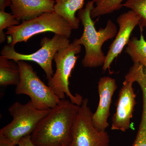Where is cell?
Returning <instances> with one entry per match:
<instances>
[{
	"label": "cell",
	"mask_w": 146,
	"mask_h": 146,
	"mask_svg": "<svg viewBox=\"0 0 146 146\" xmlns=\"http://www.w3.org/2000/svg\"><path fill=\"white\" fill-rule=\"evenodd\" d=\"M80 106L69 100H61L31 135L33 143L36 146H68Z\"/></svg>",
	"instance_id": "obj_1"
},
{
	"label": "cell",
	"mask_w": 146,
	"mask_h": 146,
	"mask_svg": "<svg viewBox=\"0 0 146 146\" xmlns=\"http://www.w3.org/2000/svg\"><path fill=\"white\" fill-rule=\"evenodd\" d=\"M95 2L96 0L89 1L84 8L78 11V17L83 25V32L79 38L73 42L84 47L85 54L82 61L84 68H96L103 65L106 55L102 50L103 45L115 37L118 32L117 27L110 19L104 28L97 31L91 16Z\"/></svg>",
	"instance_id": "obj_2"
},
{
	"label": "cell",
	"mask_w": 146,
	"mask_h": 146,
	"mask_svg": "<svg viewBox=\"0 0 146 146\" xmlns=\"http://www.w3.org/2000/svg\"><path fill=\"white\" fill-rule=\"evenodd\" d=\"M50 110L36 109L30 101L25 104L15 102L8 109L13 120L0 130V142L18 145L22 138L31 135Z\"/></svg>",
	"instance_id": "obj_3"
},
{
	"label": "cell",
	"mask_w": 146,
	"mask_h": 146,
	"mask_svg": "<svg viewBox=\"0 0 146 146\" xmlns=\"http://www.w3.org/2000/svg\"><path fill=\"white\" fill-rule=\"evenodd\" d=\"M72 28L64 18L55 12L43 13L38 17L9 27L6 34L10 37L9 45L14 47L19 42H27L36 35L51 32L69 38Z\"/></svg>",
	"instance_id": "obj_4"
},
{
	"label": "cell",
	"mask_w": 146,
	"mask_h": 146,
	"mask_svg": "<svg viewBox=\"0 0 146 146\" xmlns=\"http://www.w3.org/2000/svg\"><path fill=\"white\" fill-rule=\"evenodd\" d=\"M81 51V45L74 42L59 50L55 55L54 60L56 70L52 78L48 80V85L60 100L69 97L74 104L81 105L83 99L78 94L73 95L69 89V79L79 57L77 56Z\"/></svg>",
	"instance_id": "obj_5"
},
{
	"label": "cell",
	"mask_w": 146,
	"mask_h": 146,
	"mask_svg": "<svg viewBox=\"0 0 146 146\" xmlns=\"http://www.w3.org/2000/svg\"><path fill=\"white\" fill-rule=\"evenodd\" d=\"M16 62L19 66L21 79L16 85V94L29 96L33 107L39 110H48L55 107L61 100L50 87L39 78L32 66L24 60Z\"/></svg>",
	"instance_id": "obj_6"
},
{
	"label": "cell",
	"mask_w": 146,
	"mask_h": 146,
	"mask_svg": "<svg viewBox=\"0 0 146 146\" xmlns=\"http://www.w3.org/2000/svg\"><path fill=\"white\" fill-rule=\"evenodd\" d=\"M69 38L54 34L52 38L45 37L40 42L41 48L36 52L29 54H24L17 52L14 47L6 45L1 51V56L14 61H32L38 64L43 69L48 80L54 75L52 67V60L56 53L59 50L70 44Z\"/></svg>",
	"instance_id": "obj_7"
},
{
	"label": "cell",
	"mask_w": 146,
	"mask_h": 146,
	"mask_svg": "<svg viewBox=\"0 0 146 146\" xmlns=\"http://www.w3.org/2000/svg\"><path fill=\"white\" fill-rule=\"evenodd\" d=\"M88 99L83 100L68 146H109L110 137L106 131H100L92 122V113L88 106Z\"/></svg>",
	"instance_id": "obj_8"
},
{
	"label": "cell",
	"mask_w": 146,
	"mask_h": 146,
	"mask_svg": "<svg viewBox=\"0 0 146 146\" xmlns=\"http://www.w3.org/2000/svg\"><path fill=\"white\" fill-rule=\"evenodd\" d=\"M134 82V80L127 74L119 93L116 112L112 117V130L125 132L130 128L131 119L136 104V94L133 87Z\"/></svg>",
	"instance_id": "obj_9"
},
{
	"label": "cell",
	"mask_w": 146,
	"mask_h": 146,
	"mask_svg": "<svg viewBox=\"0 0 146 146\" xmlns=\"http://www.w3.org/2000/svg\"><path fill=\"white\" fill-rule=\"evenodd\" d=\"M140 19L133 11L130 10L118 16L117 22L119 26L115 39L109 47L102 66L103 72L107 70L110 71V65L113 60L122 52L124 47L130 40L133 29L139 24Z\"/></svg>",
	"instance_id": "obj_10"
},
{
	"label": "cell",
	"mask_w": 146,
	"mask_h": 146,
	"mask_svg": "<svg viewBox=\"0 0 146 146\" xmlns=\"http://www.w3.org/2000/svg\"><path fill=\"white\" fill-rule=\"evenodd\" d=\"M117 89L115 79L109 76L100 78L98 84L99 103L92 116L93 124L100 131H105L109 126L108 120L110 115V105L113 94Z\"/></svg>",
	"instance_id": "obj_11"
},
{
	"label": "cell",
	"mask_w": 146,
	"mask_h": 146,
	"mask_svg": "<svg viewBox=\"0 0 146 146\" xmlns=\"http://www.w3.org/2000/svg\"><path fill=\"white\" fill-rule=\"evenodd\" d=\"M11 10L20 21H29L46 13L54 12V0H11Z\"/></svg>",
	"instance_id": "obj_12"
},
{
	"label": "cell",
	"mask_w": 146,
	"mask_h": 146,
	"mask_svg": "<svg viewBox=\"0 0 146 146\" xmlns=\"http://www.w3.org/2000/svg\"><path fill=\"white\" fill-rule=\"evenodd\" d=\"M84 1L85 0H56L54 12L68 21L73 29H77L80 21L76 16V13L83 8Z\"/></svg>",
	"instance_id": "obj_13"
},
{
	"label": "cell",
	"mask_w": 146,
	"mask_h": 146,
	"mask_svg": "<svg viewBox=\"0 0 146 146\" xmlns=\"http://www.w3.org/2000/svg\"><path fill=\"white\" fill-rule=\"evenodd\" d=\"M0 56V85L5 86L17 85L21 79L18 63Z\"/></svg>",
	"instance_id": "obj_14"
},
{
	"label": "cell",
	"mask_w": 146,
	"mask_h": 146,
	"mask_svg": "<svg viewBox=\"0 0 146 146\" xmlns=\"http://www.w3.org/2000/svg\"><path fill=\"white\" fill-rule=\"evenodd\" d=\"M140 29V38L132 37L128 43L125 52L130 56L133 63H139L146 68V41L143 35V29Z\"/></svg>",
	"instance_id": "obj_15"
},
{
	"label": "cell",
	"mask_w": 146,
	"mask_h": 146,
	"mask_svg": "<svg viewBox=\"0 0 146 146\" xmlns=\"http://www.w3.org/2000/svg\"><path fill=\"white\" fill-rule=\"evenodd\" d=\"M125 0H96L95 6L91 12L92 18L113 13L123 7Z\"/></svg>",
	"instance_id": "obj_16"
},
{
	"label": "cell",
	"mask_w": 146,
	"mask_h": 146,
	"mask_svg": "<svg viewBox=\"0 0 146 146\" xmlns=\"http://www.w3.org/2000/svg\"><path fill=\"white\" fill-rule=\"evenodd\" d=\"M123 7L133 11L140 18V29L146 31V0H126Z\"/></svg>",
	"instance_id": "obj_17"
},
{
	"label": "cell",
	"mask_w": 146,
	"mask_h": 146,
	"mask_svg": "<svg viewBox=\"0 0 146 146\" xmlns=\"http://www.w3.org/2000/svg\"><path fill=\"white\" fill-rule=\"evenodd\" d=\"M20 22L15 16L6 12L5 11H0V42L3 43L6 39V33L4 30L9 27L18 25Z\"/></svg>",
	"instance_id": "obj_18"
},
{
	"label": "cell",
	"mask_w": 146,
	"mask_h": 146,
	"mask_svg": "<svg viewBox=\"0 0 146 146\" xmlns=\"http://www.w3.org/2000/svg\"><path fill=\"white\" fill-rule=\"evenodd\" d=\"M131 146H146V103L143 104L141 122Z\"/></svg>",
	"instance_id": "obj_19"
},
{
	"label": "cell",
	"mask_w": 146,
	"mask_h": 146,
	"mask_svg": "<svg viewBox=\"0 0 146 146\" xmlns=\"http://www.w3.org/2000/svg\"><path fill=\"white\" fill-rule=\"evenodd\" d=\"M18 146H36L33 143L31 140V136L28 135L25 136L20 140Z\"/></svg>",
	"instance_id": "obj_20"
},
{
	"label": "cell",
	"mask_w": 146,
	"mask_h": 146,
	"mask_svg": "<svg viewBox=\"0 0 146 146\" xmlns=\"http://www.w3.org/2000/svg\"><path fill=\"white\" fill-rule=\"evenodd\" d=\"M11 0H0V11H5V9L10 6Z\"/></svg>",
	"instance_id": "obj_21"
},
{
	"label": "cell",
	"mask_w": 146,
	"mask_h": 146,
	"mask_svg": "<svg viewBox=\"0 0 146 146\" xmlns=\"http://www.w3.org/2000/svg\"><path fill=\"white\" fill-rule=\"evenodd\" d=\"M0 146H17L16 145H13L8 143L0 142Z\"/></svg>",
	"instance_id": "obj_22"
},
{
	"label": "cell",
	"mask_w": 146,
	"mask_h": 146,
	"mask_svg": "<svg viewBox=\"0 0 146 146\" xmlns=\"http://www.w3.org/2000/svg\"><path fill=\"white\" fill-rule=\"evenodd\" d=\"M54 1H56V0H54Z\"/></svg>",
	"instance_id": "obj_23"
}]
</instances>
